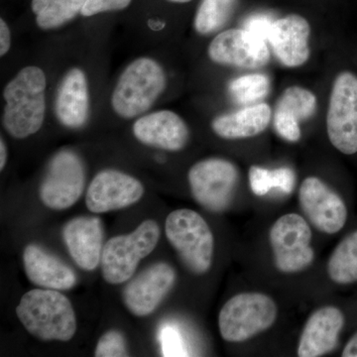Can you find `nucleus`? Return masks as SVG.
<instances>
[{
  "mask_svg": "<svg viewBox=\"0 0 357 357\" xmlns=\"http://www.w3.org/2000/svg\"><path fill=\"white\" fill-rule=\"evenodd\" d=\"M132 133L146 146L177 152L187 146L190 129L184 119L173 110L161 109L137 117Z\"/></svg>",
  "mask_w": 357,
  "mask_h": 357,
  "instance_id": "15",
  "label": "nucleus"
},
{
  "mask_svg": "<svg viewBox=\"0 0 357 357\" xmlns=\"http://www.w3.org/2000/svg\"><path fill=\"white\" fill-rule=\"evenodd\" d=\"M7 162V147L3 138L0 140V170H3Z\"/></svg>",
  "mask_w": 357,
  "mask_h": 357,
  "instance_id": "35",
  "label": "nucleus"
},
{
  "mask_svg": "<svg viewBox=\"0 0 357 357\" xmlns=\"http://www.w3.org/2000/svg\"><path fill=\"white\" fill-rule=\"evenodd\" d=\"M86 0H32L35 22L45 31L59 29L74 20Z\"/></svg>",
  "mask_w": 357,
  "mask_h": 357,
  "instance_id": "22",
  "label": "nucleus"
},
{
  "mask_svg": "<svg viewBox=\"0 0 357 357\" xmlns=\"http://www.w3.org/2000/svg\"><path fill=\"white\" fill-rule=\"evenodd\" d=\"M66 246L77 266L93 271L102 260L103 229L100 218H73L63 230Z\"/></svg>",
  "mask_w": 357,
  "mask_h": 357,
  "instance_id": "19",
  "label": "nucleus"
},
{
  "mask_svg": "<svg viewBox=\"0 0 357 357\" xmlns=\"http://www.w3.org/2000/svg\"><path fill=\"white\" fill-rule=\"evenodd\" d=\"M159 340L163 356H188L189 351L185 345L184 337L177 326L166 324L162 326L159 333Z\"/></svg>",
  "mask_w": 357,
  "mask_h": 357,
  "instance_id": "28",
  "label": "nucleus"
},
{
  "mask_svg": "<svg viewBox=\"0 0 357 357\" xmlns=\"http://www.w3.org/2000/svg\"><path fill=\"white\" fill-rule=\"evenodd\" d=\"M84 185L83 160L72 150H61L49 162L40 185V199L52 210H67L81 198Z\"/></svg>",
  "mask_w": 357,
  "mask_h": 357,
  "instance_id": "9",
  "label": "nucleus"
},
{
  "mask_svg": "<svg viewBox=\"0 0 357 357\" xmlns=\"http://www.w3.org/2000/svg\"><path fill=\"white\" fill-rule=\"evenodd\" d=\"M47 77L38 66H26L6 84L2 126L11 137L25 139L38 132L46 119Z\"/></svg>",
  "mask_w": 357,
  "mask_h": 357,
  "instance_id": "1",
  "label": "nucleus"
},
{
  "mask_svg": "<svg viewBox=\"0 0 357 357\" xmlns=\"http://www.w3.org/2000/svg\"><path fill=\"white\" fill-rule=\"evenodd\" d=\"M54 110L65 128L79 129L86 126L91 115V93L83 69L74 67L65 73L56 91Z\"/></svg>",
  "mask_w": 357,
  "mask_h": 357,
  "instance_id": "17",
  "label": "nucleus"
},
{
  "mask_svg": "<svg viewBox=\"0 0 357 357\" xmlns=\"http://www.w3.org/2000/svg\"><path fill=\"white\" fill-rule=\"evenodd\" d=\"M144 192V185L138 178L119 170L107 169L96 174L89 184L86 204L93 213H109L137 203Z\"/></svg>",
  "mask_w": 357,
  "mask_h": 357,
  "instance_id": "13",
  "label": "nucleus"
},
{
  "mask_svg": "<svg viewBox=\"0 0 357 357\" xmlns=\"http://www.w3.org/2000/svg\"><path fill=\"white\" fill-rule=\"evenodd\" d=\"M176 281V272L171 265L159 262L132 279L122 293L128 311L136 317H146L159 307Z\"/></svg>",
  "mask_w": 357,
  "mask_h": 357,
  "instance_id": "14",
  "label": "nucleus"
},
{
  "mask_svg": "<svg viewBox=\"0 0 357 357\" xmlns=\"http://www.w3.org/2000/svg\"><path fill=\"white\" fill-rule=\"evenodd\" d=\"M208 58L215 64L255 70L270 61L267 42L246 29H227L208 45Z\"/></svg>",
  "mask_w": 357,
  "mask_h": 357,
  "instance_id": "11",
  "label": "nucleus"
},
{
  "mask_svg": "<svg viewBox=\"0 0 357 357\" xmlns=\"http://www.w3.org/2000/svg\"><path fill=\"white\" fill-rule=\"evenodd\" d=\"M23 263L27 278L39 287L70 290L77 284L72 268L36 244L26 246Z\"/></svg>",
  "mask_w": 357,
  "mask_h": 357,
  "instance_id": "20",
  "label": "nucleus"
},
{
  "mask_svg": "<svg viewBox=\"0 0 357 357\" xmlns=\"http://www.w3.org/2000/svg\"><path fill=\"white\" fill-rule=\"evenodd\" d=\"M132 0H86L81 15L91 17L98 14L115 13L128 8Z\"/></svg>",
  "mask_w": 357,
  "mask_h": 357,
  "instance_id": "31",
  "label": "nucleus"
},
{
  "mask_svg": "<svg viewBox=\"0 0 357 357\" xmlns=\"http://www.w3.org/2000/svg\"><path fill=\"white\" fill-rule=\"evenodd\" d=\"M159 238V225L152 220H144L131 234L110 238L103 246L100 260L103 279L112 285L128 281L141 260L156 248Z\"/></svg>",
  "mask_w": 357,
  "mask_h": 357,
  "instance_id": "6",
  "label": "nucleus"
},
{
  "mask_svg": "<svg viewBox=\"0 0 357 357\" xmlns=\"http://www.w3.org/2000/svg\"><path fill=\"white\" fill-rule=\"evenodd\" d=\"M238 0H202L194 20V28L203 36L222 29L236 11Z\"/></svg>",
  "mask_w": 357,
  "mask_h": 357,
  "instance_id": "24",
  "label": "nucleus"
},
{
  "mask_svg": "<svg viewBox=\"0 0 357 357\" xmlns=\"http://www.w3.org/2000/svg\"><path fill=\"white\" fill-rule=\"evenodd\" d=\"M344 325V316L337 307L328 306L312 312L301 335L300 357H319L335 351Z\"/></svg>",
  "mask_w": 357,
  "mask_h": 357,
  "instance_id": "18",
  "label": "nucleus"
},
{
  "mask_svg": "<svg viewBox=\"0 0 357 357\" xmlns=\"http://www.w3.org/2000/svg\"><path fill=\"white\" fill-rule=\"evenodd\" d=\"M342 357H357V333L349 340L345 345Z\"/></svg>",
  "mask_w": 357,
  "mask_h": 357,
  "instance_id": "34",
  "label": "nucleus"
},
{
  "mask_svg": "<svg viewBox=\"0 0 357 357\" xmlns=\"http://www.w3.org/2000/svg\"><path fill=\"white\" fill-rule=\"evenodd\" d=\"M188 181L192 197L199 206L211 213H222L234 201L239 172L229 160L208 158L191 167Z\"/></svg>",
  "mask_w": 357,
  "mask_h": 357,
  "instance_id": "7",
  "label": "nucleus"
},
{
  "mask_svg": "<svg viewBox=\"0 0 357 357\" xmlns=\"http://www.w3.org/2000/svg\"><path fill=\"white\" fill-rule=\"evenodd\" d=\"M269 241L275 266L282 273H299L314 261L311 227L297 213L278 218L270 229Z\"/></svg>",
  "mask_w": 357,
  "mask_h": 357,
  "instance_id": "8",
  "label": "nucleus"
},
{
  "mask_svg": "<svg viewBox=\"0 0 357 357\" xmlns=\"http://www.w3.org/2000/svg\"><path fill=\"white\" fill-rule=\"evenodd\" d=\"M276 304L262 293H241L225 303L218 316L223 340L243 342L269 330L276 321Z\"/></svg>",
  "mask_w": 357,
  "mask_h": 357,
  "instance_id": "5",
  "label": "nucleus"
},
{
  "mask_svg": "<svg viewBox=\"0 0 357 357\" xmlns=\"http://www.w3.org/2000/svg\"><path fill=\"white\" fill-rule=\"evenodd\" d=\"M326 131L338 151L357 153V77L351 72L340 73L333 82Z\"/></svg>",
  "mask_w": 357,
  "mask_h": 357,
  "instance_id": "10",
  "label": "nucleus"
},
{
  "mask_svg": "<svg viewBox=\"0 0 357 357\" xmlns=\"http://www.w3.org/2000/svg\"><path fill=\"white\" fill-rule=\"evenodd\" d=\"M273 22L274 20H272L269 16L257 14V15L250 16L244 22L243 28L267 42L268 35Z\"/></svg>",
  "mask_w": 357,
  "mask_h": 357,
  "instance_id": "32",
  "label": "nucleus"
},
{
  "mask_svg": "<svg viewBox=\"0 0 357 357\" xmlns=\"http://www.w3.org/2000/svg\"><path fill=\"white\" fill-rule=\"evenodd\" d=\"M95 356L96 357L128 356L126 338L119 331H109L98 340Z\"/></svg>",
  "mask_w": 357,
  "mask_h": 357,
  "instance_id": "29",
  "label": "nucleus"
},
{
  "mask_svg": "<svg viewBox=\"0 0 357 357\" xmlns=\"http://www.w3.org/2000/svg\"><path fill=\"white\" fill-rule=\"evenodd\" d=\"M328 274L331 280L340 285L357 282V231L344 237L333 251Z\"/></svg>",
  "mask_w": 357,
  "mask_h": 357,
  "instance_id": "23",
  "label": "nucleus"
},
{
  "mask_svg": "<svg viewBox=\"0 0 357 357\" xmlns=\"http://www.w3.org/2000/svg\"><path fill=\"white\" fill-rule=\"evenodd\" d=\"M275 109L288 112L300 122L307 121L316 112L317 98L309 89L298 86H290L279 98Z\"/></svg>",
  "mask_w": 357,
  "mask_h": 357,
  "instance_id": "27",
  "label": "nucleus"
},
{
  "mask_svg": "<svg viewBox=\"0 0 357 357\" xmlns=\"http://www.w3.org/2000/svg\"><path fill=\"white\" fill-rule=\"evenodd\" d=\"M270 79L266 75L250 74L236 77L229 84V95L237 103L251 105L269 93Z\"/></svg>",
  "mask_w": 357,
  "mask_h": 357,
  "instance_id": "26",
  "label": "nucleus"
},
{
  "mask_svg": "<svg viewBox=\"0 0 357 357\" xmlns=\"http://www.w3.org/2000/svg\"><path fill=\"white\" fill-rule=\"evenodd\" d=\"M11 48V31L3 18L0 20V56L4 57Z\"/></svg>",
  "mask_w": 357,
  "mask_h": 357,
  "instance_id": "33",
  "label": "nucleus"
},
{
  "mask_svg": "<svg viewBox=\"0 0 357 357\" xmlns=\"http://www.w3.org/2000/svg\"><path fill=\"white\" fill-rule=\"evenodd\" d=\"M16 314L28 333L45 342H68L76 335L74 307L58 290L29 291L21 298Z\"/></svg>",
  "mask_w": 357,
  "mask_h": 357,
  "instance_id": "3",
  "label": "nucleus"
},
{
  "mask_svg": "<svg viewBox=\"0 0 357 357\" xmlns=\"http://www.w3.org/2000/svg\"><path fill=\"white\" fill-rule=\"evenodd\" d=\"M273 122L275 130L283 139L289 142L300 140V121L295 116L283 110L275 109Z\"/></svg>",
  "mask_w": 357,
  "mask_h": 357,
  "instance_id": "30",
  "label": "nucleus"
},
{
  "mask_svg": "<svg viewBox=\"0 0 357 357\" xmlns=\"http://www.w3.org/2000/svg\"><path fill=\"white\" fill-rule=\"evenodd\" d=\"M311 26L306 18L290 14L274 20L268 35L275 57L287 68L301 67L309 60Z\"/></svg>",
  "mask_w": 357,
  "mask_h": 357,
  "instance_id": "16",
  "label": "nucleus"
},
{
  "mask_svg": "<svg viewBox=\"0 0 357 357\" xmlns=\"http://www.w3.org/2000/svg\"><path fill=\"white\" fill-rule=\"evenodd\" d=\"M165 232L169 243L192 273L203 275L211 269L215 239L210 225L199 213L189 208L172 211L167 218Z\"/></svg>",
  "mask_w": 357,
  "mask_h": 357,
  "instance_id": "4",
  "label": "nucleus"
},
{
  "mask_svg": "<svg viewBox=\"0 0 357 357\" xmlns=\"http://www.w3.org/2000/svg\"><path fill=\"white\" fill-rule=\"evenodd\" d=\"M271 119V107L267 103H256L230 114L218 115L213 119L211 126L213 132L223 139H246L261 134Z\"/></svg>",
  "mask_w": 357,
  "mask_h": 357,
  "instance_id": "21",
  "label": "nucleus"
},
{
  "mask_svg": "<svg viewBox=\"0 0 357 357\" xmlns=\"http://www.w3.org/2000/svg\"><path fill=\"white\" fill-rule=\"evenodd\" d=\"M166 88V72L158 61L136 58L117 79L110 98L112 109L121 119H136L154 107Z\"/></svg>",
  "mask_w": 357,
  "mask_h": 357,
  "instance_id": "2",
  "label": "nucleus"
},
{
  "mask_svg": "<svg viewBox=\"0 0 357 357\" xmlns=\"http://www.w3.org/2000/svg\"><path fill=\"white\" fill-rule=\"evenodd\" d=\"M299 202L305 217L319 231L335 234L344 229L347 220L344 199L321 178L307 177L303 181Z\"/></svg>",
  "mask_w": 357,
  "mask_h": 357,
  "instance_id": "12",
  "label": "nucleus"
},
{
  "mask_svg": "<svg viewBox=\"0 0 357 357\" xmlns=\"http://www.w3.org/2000/svg\"><path fill=\"white\" fill-rule=\"evenodd\" d=\"M248 178L251 191L258 197L265 196L272 189L291 194L296 183L295 173L288 167L269 170L260 166H251Z\"/></svg>",
  "mask_w": 357,
  "mask_h": 357,
  "instance_id": "25",
  "label": "nucleus"
},
{
  "mask_svg": "<svg viewBox=\"0 0 357 357\" xmlns=\"http://www.w3.org/2000/svg\"><path fill=\"white\" fill-rule=\"evenodd\" d=\"M169 2H173V3H188V2H191L192 0H167Z\"/></svg>",
  "mask_w": 357,
  "mask_h": 357,
  "instance_id": "36",
  "label": "nucleus"
}]
</instances>
